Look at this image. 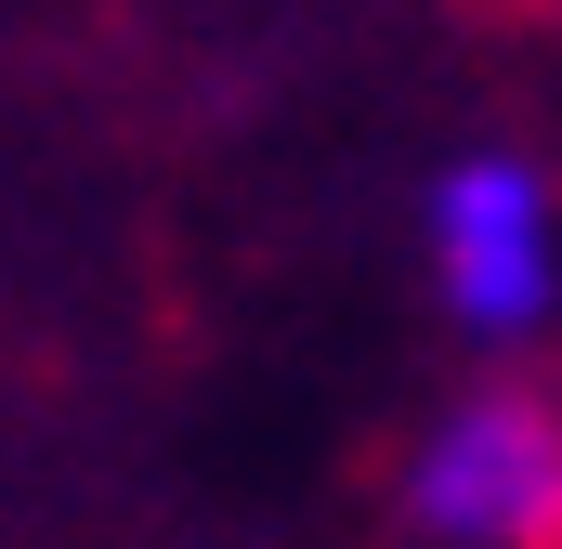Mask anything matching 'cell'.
<instances>
[{
    "instance_id": "cell-1",
    "label": "cell",
    "mask_w": 562,
    "mask_h": 549,
    "mask_svg": "<svg viewBox=\"0 0 562 549\" xmlns=\"http://www.w3.org/2000/svg\"><path fill=\"white\" fill-rule=\"evenodd\" d=\"M419 274L458 340L524 354L562 314V197L524 144H458L419 183Z\"/></svg>"
},
{
    "instance_id": "cell-2",
    "label": "cell",
    "mask_w": 562,
    "mask_h": 549,
    "mask_svg": "<svg viewBox=\"0 0 562 549\" xmlns=\"http://www.w3.org/2000/svg\"><path fill=\"white\" fill-rule=\"evenodd\" d=\"M393 511L419 549H562V393L471 380L419 418Z\"/></svg>"
}]
</instances>
